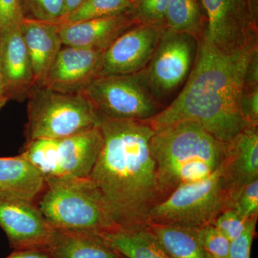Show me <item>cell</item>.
<instances>
[{"label": "cell", "instance_id": "35", "mask_svg": "<svg viewBox=\"0 0 258 258\" xmlns=\"http://www.w3.org/2000/svg\"><path fill=\"white\" fill-rule=\"evenodd\" d=\"M130 1H132V3H134V2H135V0H130Z\"/></svg>", "mask_w": 258, "mask_h": 258}, {"label": "cell", "instance_id": "1", "mask_svg": "<svg viewBox=\"0 0 258 258\" xmlns=\"http://www.w3.org/2000/svg\"><path fill=\"white\" fill-rule=\"evenodd\" d=\"M100 128L103 145L88 178L119 228L145 227L149 212L164 199L151 149L155 130L149 120L103 116Z\"/></svg>", "mask_w": 258, "mask_h": 258}, {"label": "cell", "instance_id": "20", "mask_svg": "<svg viewBox=\"0 0 258 258\" xmlns=\"http://www.w3.org/2000/svg\"><path fill=\"white\" fill-rule=\"evenodd\" d=\"M146 227L172 258H213L204 247L200 228L156 223Z\"/></svg>", "mask_w": 258, "mask_h": 258}, {"label": "cell", "instance_id": "28", "mask_svg": "<svg viewBox=\"0 0 258 258\" xmlns=\"http://www.w3.org/2000/svg\"><path fill=\"white\" fill-rule=\"evenodd\" d=\"M249 220L239 215L234 209L230 208L222 212L212 225L232 242L242 235Z\"/></svg>", "mask_w": 258, "mask_h": 258}, {"label": "cell", "instance_id": "32", "mask_svg": "<svg viewBox=\"0 0 258 258\" xmlns=\"http://www.w3.org/2000/svg\"><path fill=\"white\" fill-rule=\"evenodd\" d=\"M6 258H52L47 249L14 250Z\"/></svg>", "mask_w": 258, "mask_h": 258}, {"label": "cell", "instance_id": "31", "mask_svg": "<svg viewBox=\"0 0 258 258\" xmlns=\"http://www.w3.org/2000/svg\"><path fill=\"white\" fill-rule=\"evenodd\" d=\"M240 109L249 126L258 127V86L244 85Z\"/></svg>", "mask_w": 258, "mask_h": 258}, {"label": "cell", "instance_id": "11", "mask_svg": "<svg viewBox=\"0 0 258 258\" xmlns=\"http://www.w3.org/2000/svg\"><path fill=\"white\" fill-rule=\"evenodd\" d=\"M166 28L165 24L143 23L129 28L103 51L95 79L140 72L152 58Z\"/></svg>", "mask_w": 258, "mask_h": 258}, {"label": "cell", "instance_id": "17", "mask_svg": "<svg viewBox=\"0 0 258 258\" xmlns=\"http://www.w3.org/2000/svg\"><path fill=\"white\" fill-rule=\"evenodd\" d=\"M21 29L31 62L33 86L42 87L63 46L58 26L50 22L25 18Z\"/></svg>", "mask_w": 258, "mask_h": 258}, {"label": "cell", "instance_id": "13", "mask_svg": "<svg viewBox=\"0 0 258 258\" xmlns=\"http://www.w3.org/2000/svg\"><path fill=\"white\" fill-rule=\"evenodd\" d=\"M0 74L10 100L27 99L34 81L21 25L0 31Z\"/></svg>", "mask_w": 258, "mask_h": 258}, {"label": "cell", "instance_id": "19", "mask_svg": "<svg viewBox=\"0 0 258 258\" xmlns=\"http://www.w3.org/2000/svg\"><path fill=\"white\" fill-rule=\"evenodd\" d=\"M47 251L52 258H123L98 234L54 228Z\"/></svg>", "mask_w": 258, "mask_h": 258}, {"label": "cell", "instance_id": "22", "mask_svg": "<svg viewBox=\"0 0 258 258\" xmlns=\"http://www.w3.org/2000/svg\"><path fill=\"white\" fill-rule=\"evenodd\" d=\"M200 5V0H170L164 18L166 28L201 38L205 24Z\"/></svg>", "mask_w": 258, "mask_h": 258}, {"label": "cell", "instance_id": "25", "mask_svg": "<svg viewBox=\"0 0 258 258\" xmlns=\"http://www.w3.org/2000/svg\"><path fill=\"white\" fill-rule=\"evenodd\" d=\"M170 0H135L133 13L139 23L164 24Z\"/></svg>", "mask_w": 258, "mask_h": 258}, {"label": "cell", "instance_id": "36", "mask_svg": "<svg viewBox=\"0 0 258 258\" xmlns=\"http://www.w3.org/2000/svg\"><path fill=\"white\" fill-rule=\"evenodd\" d=\"M123 258H125V257H123Z\"/></svg>", "mask_w": 258, "mask_h": 258}, {"label": "cell", "instance_id": "16", "mask_svg": "<svg viewBox=\"0 0 258 258\" xmlns=\"http://www.w3.org/2000/svg\"><path fill=\"white\" fill-rule=\"evenodd\" d=\"M220 167L234 199L244 186L258 179L257 127H246L225 144Z\"/></svg>", "mask_w": 258, "mask_h": 258}, {"label": "cell", "instance_id": "6", "mask_svg": "<svg viewBox=\"0 0 258 258\" xmlns=\"http://www.w3.org/2000/svg\"><path fill=\"white\" fill-rule=\"evenodd\" d=\"M233 200L220 165L205 179L176 187L152 209L148 224L202 228L212 225L222 212L232 208Z\"/></svg>", "mask_w": 258, "mask_h": 258}, {"label": "cell", "instance_id": "23", "mask_svg": "<svg viewBox=\"0 0 258 258\" xmlns=\"http://www.w3.org/2000/svg\"><path fill=\"white\" fill-rule=\"evenodd\" d=\"M130 0H86L71 13L50 23L58 27L85 20L123 14L133 10Z\"/></svg>", "mask_w": 258, "mask_h": 258}, {"label": "cell", "instance_id": "7", "mask_svg": "<svg viewBox=\"0 0 258 258\" xmlns=\"http://www.w3.org/2000/svg\"><path fill=\"white\" fill-rule=\"evenodd\" d=\"M103 145L99 126L57 139L25 142L20 155L46 178H86Z\"/></svg>", "mask_w": 258, "mask_h": 258}, {"label": "cell", "instance_id": "10", "mask_svg": "<svg viewBox=\"0 0 258 258\" xmlns=\"http://www.w3.org/2000/svg\"><path fill=\"white\" fill-rule=\"evenodd\" d=\"M206 16L202 38L233 52L258 45L255 0H200Z\"/></svg>", "mask_w": 258, "mask_h": 258}, {"label": "cell", "instance_id": "33", "mask_svg": "<svg viewBox=\"0 0 258 258\" xmlns=\"http://www.w3.org/2000/svg\"><path fill=\"white\" fill-rule=\"evenodd\" d=\"M86 0H64L63 11H62L60 18L66 16V15L71 13V12L74 11L75 9H76L78 7H79Z\"/></svg>", "mask_w": 258, "mask_h": 258}, {"label": "cell", "instance_id": "12", "mask_svg": "<svg viewBox=\"0 0 258 258\" xmlns=\"http://www.w3.org/2000/svg\"><path fill=\"white\" fill-rule=\"evenodd\" d=\"M0 227L14 250L47 249L54 230L36 203L18 198H0Z\"/></svg>", "mask_w": 258, "mask_h": 258}, {"label": "cell", "instance_id": "15", "mask_svg": "<svg viewBox=\"0 0 258 258\" xmlns=\"http://www.w3.org/2000/svg\"><path fill=\"white\" fill-rule=\"evenodd\" d=\"M139 23L133 10L123 14L58 27L64 46L104 51L120 35Z\"/></svg>", "mask_w": 258, "mask_h": 258}, {"label": "cell", "instance_id": "4", "mask_svg": "<svg viewBox=\"0 0 258 258\" xmlns=\"http://www.w3.org/2000/svg\"><path fill=\"white\" fill-rule=\"evenodd\" d=\"M37 206L55 229L103 235L119 228L96 185L86 178H46Z\"/></svg>", "mask_w": 258, "mask_h": 258}, {"label": "cell", "instance_id": "34", "mask_svg": "<svg viewBox=\"0 0 258 258\" xmlns=\"http://www.w3.org/2000/svg\"><path fill=\"white\" fill-rule=\"evenodd\" d=\"M10 101L3 76L0 74V110Z\"/></svg>", "mask_w": 258, "mask_h": 258}, {"label": "cell", "instance_id": "27", "mask_svg": "<svg viewBox=\"0 0 258 258\" xmlns=\"http://www.w3.org/2000/svg\"><path fill=\"white\" fill-rule=\"evenodd\" d=\"M232 208L245 219L258 215V179L246 185L237 192Z\"/></svg>", "mask_w": 258, "mask_h": 258}, {"label": "cell", "instance_id": "8", "mask_svg": "<svg viewBox=\"0 0 258 258\" xmlns=\"http://www.w3.org/2000/svg\"><path fill=\"white\" fill-rule=\"evenodd\" d=\"M199 39L166 28L157 49L140 71L149 91L166 108L184 87L198 53Z\"/></svg>", "mask_w": 258, "mask_h": 258}, {"label": "cell", "instance_id": "5", "mask_svg": "<svg viewBox=\"0 0 258 258\" xmlns=\"http://www.w3.org/2000/svg\"><path fill=\"white\" fill-rule=\"evenodd\" d=\"M26 141L57 139L99 126L103 116L82 93L33 86L28 98Z\"/></svg>", "mask_w": 258, "mask_h": 258}, {"label": "cell", "instance_id": "9", "mask_svg": "<svg viewBox=\"0 0 258 258\" xmlns=\"http://www.w3.org/2000/svg\"><path fill=\"white\" fill-rule=\"evenodd\" d=\"M102 116L147 121L164 108L154 98L140 72L93 79L82 91Z\"/></svg>", "mask_w": 258, "mask_h": 258}, {"label": "cell", "instance_id": "26", "mask_svg": "<svg viewBox=\"0 0 258 258\" xmlns=\"http://www.w3.org/2000/svg\"><path fill=\"white\" fill-rule=\"evenodd\" d=\"M204 247L213 258H227L231 241L213 225L200 228Z\"/></svg>", "mask_w": 258, "mask_h": 258}, {"label": "cell", "instance_id": "2", "mask_svg": "<svg viewBox=\"0 0 258 258\" xmlns=\"http://www.w3.org/2000/svg\"><path fill=\"white\" fill-rule=\"evenodd\" d=\"M258 45L233 52L199 39L198 53L187 81L176 98L149 120L154 130L179 122L198 123L222 143L249 126L241 113L246 71Z\"/></svg>", "mask_w": 258, "mask_h": 258}, {"label": "cell", "instance_id": "24", "mask_svg": "<svg viewBox=\"0 0 258 258\" xmlns=\"http://www.w3.org/2000/svg\"><path fill=\"white\" fill-rule=\"evenodd\" d=\"M25 18L54 22L60 18L64 0H23Z\"/></svg>", "mask_w": 258, "mask_h": 258}, {"label": "cell", "instance_id": "29", "mask_svg": "<svg viewBox=\"0 0 258 258\" xmlns=\"http://www.w3.org/2000/svg\"><path fill=\"white\" fill-rule=\"evenodd\" d=\"M257 222V216L249 219L247 228L242 235L231 242L230 251L227 258H251Z\"/></svg>", "mask_w": 258, "mask_h": 258}, {"label": "cell", "instance_id": "30", "mask_svg": "<svg viewBox=\"0 0 258 258\" xmlns=\"http://www.w3.org/2000/svg\"><path fill=\"white\" fill-rule=\"evenodd\" d=\"M24 19L23 0H0V31L22 25Z\"/></svg>", "mask_w": 258, "mask_h": 258}, {"label": "cell", "instance_id": "3", "mask_svg": "<svg viewBox=\"0 0 258 258\" xmlns=\"http://www.w3.org/2000/svg\"><path fill=\"white\" fill-rule=\"evenodd\" d=\"M151 149L165 199L180 185L205 179L216 170L225 144L198 123L184 121L156 130Z\"/></svg>", "mask_w": 258, "mask_h": 258}, {"label": "cell", "instance_id": "21", "mask_svg": "<svg viewBox=\"0 0 258 258\" xmlns=\"http://www.w3.org/2000/svg\"><path fill=\"white\" fill-rule=\"evenodd\" d=\"M101 236L107 244L125 258H172L146 227L117 228Z\"/></svg>", "mask_w": 258, "mask_h": 258}, {"label": "cell", "instance_id": "14", "mask_svg": "<svg viewBox=\"0 0 258 258\" xmlns=\"http://www.w3.org/2000/svg\"><path fill=\"white\" fill-rule=\"evenodd\" d=\"M103 51L62 46L42 87L61 93H82L95 79Z\"/></svg>", "mask_w": 258, "mask_h": 258}, {"label": "cell", "instance_id": "18", "mask_svg": "<svg viewBox=\"0 0 258 258\" xmlns=\"http://www.w3.org/2000/svg\"><path fill=\"white\" fill-rule=\"evenodd\" d=\"M45 186L38 170L20 154L0 157V198L36 202Z\"/></svg>", "mask_w": 258, "mask_h": 258}]
</instances>
